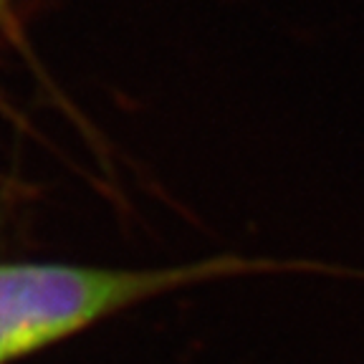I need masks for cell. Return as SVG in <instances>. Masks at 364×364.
<instances>
[{"instance_id": "2", "label": "cell", "mask_w": 364, "mask_h": 364, "mask_svg": "<svg viewBox=\"0 0 364 364\" xmlns=\"http://www.w3.org/2000/svg\"><path fill=\"white\" fill-rule=\"evenodd\" d=\"M0 31H3L13 43H18L21 48H26L21 21H18L16 11H13V0H0Z\"/></svg>"}, {"instance_id": "1", "label": "cell", "mask_w": 364, "mask_h": 364, "mask_svg": "<svg viewBox=\"0 0 364 364\" xmlns=\"http://www.w3.org/2000/svg\"><path fill=\"white\" fill-rule=\"evenodd\" d=\"M326 271L268 258L218 256L175 266L119 268L66 261H0V364H16L63 344L107 318L220 279L253 273Z\"/></svg>"}]
</instances>
